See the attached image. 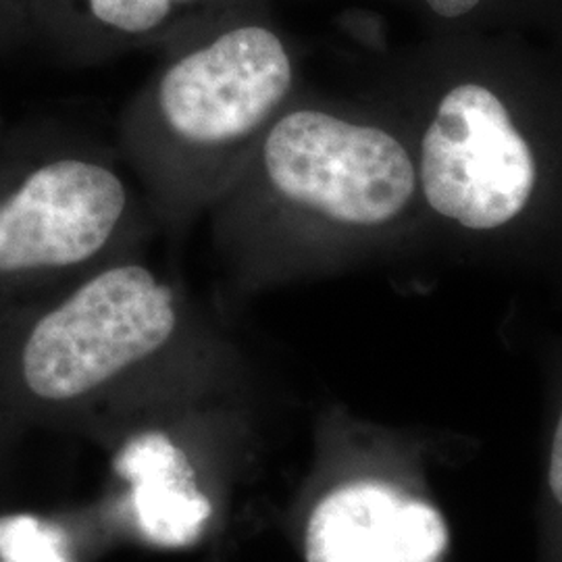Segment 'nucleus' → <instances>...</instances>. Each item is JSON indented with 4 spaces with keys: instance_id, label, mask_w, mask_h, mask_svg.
Wrapping results in <instances>:
<instances>
[{
    "instance_id": "nucleus-5",
    "label": "nucleus",
    "mask_w": 562,
    "mask_h": 562,
    "mask_svg": "<svg viewBox=\"0 0 562 562\" xmlns=\"http://www.w3.org/2000/svg\"><path fill=\"white\" fill-rule=\"evenodd\" d=\"M176 283L130 257L32 301L0 306V380L44 406L88 401L178 348Z\"/></svg>"
},
{
    "instance_id": "nucleus-12",
    "label": "nucleus",
    "mask_w": 562,
    "mask_h": 562,
    "mask_svg": "<svg viewBox=\"0 0 562 562\" xmlns=\"http://www.w3.org/2000/svg\"><path fill=\"white\" fill-rule=\"evenodd\" d=\"M32 42L18 0H0V57Z\"/></svg>"
},
{
    "instance_id": "nucleus-4",
    "label": "nucleus",
    "mask_w": 562,
    "mask_h": 562,
    "mask_svg": "<svg viewBox=\"0 0 562 562\" xmlns=\"http://www.w3.org/2000/svg\"><path fill=\"white\" fill-rule=\"evenodd\" d=\"M130 176L117 148L0 113V306L146 252L159 223Z\"/></svg>"
},
{
    "instance_id": "nucleus-6",
    "label": "nucleus",
    "mask_w": 562,
    "mask_h": 562,
    "mask_svg": "<svg viewBox=\"0 0 562 562\" xmlns=\"http://www.w3.org/2000/svg\"><path fill=\"white\" fill-rule=\"evenodd\" d=\"M471 450L464 436L442 431L404 446L385 469L336 477L308 508L304 561L452 562V531L429 469Z\"/></svg>"
},
{
    "instance_id": "nucleus-1",
    "label": "nucleus",
    "mask_w": 562,
    "mask_h": 562,
    "mask_svg": "<svg viewBox=\"0 0 562 562\" xmlns=\"http://www.w3.org/2000/svg\"><path fill=\"white\" fill-rule=\"evenodd\" d=\"M522 34H429L378 102L413 153L427 238L496 259L562 236V69Z\"/></svg>"
},
{
    "instance_id": "nucleus-9",
    "label": "nucleus",
    "mask_w": 562,
    "mask_h": 562,
    "mask_svg": "<svg viewBox=\"0 0 562 562\" xmlns=\"http://www.w3.org/2000/svg\"><path fill=\"white\" fill-rule=\"evenodd\" d=\"M429 34H522L562 42V0H382Z\"/></svg>"
},
{
    "instance_id": "nucleus-2",
    "label": "nucleus",
    "mask_w": 562,
    "mask_h": 562,
    "mask_svg": "<svg viewBox=\"0 0 562 562\" xmlns=\"http://www.w3.org/2000/svg\"><path fill=\"white\" fill-rule=\"evenodd\" d=\"M209 220L217 259L246 285L331 273L427 240L401 125L378 101L306 86Z\"/></svg>"
},
{
    "instance_id": "nucleus-7",
    "label": "nucleus",
    "mask_w": 562,
    "mask_h": 562,
    "mask_svg": "<svg viewBox=\"0 0 562 562\" xmlns=\"http://www.w3.org/2000/svg\"><path fill=\"white\" fill-rule=\"evenodd\" d=\"M30 30L55 59L101 65L162 53L213 21L262 0H18Z\"/></svg>"
},
{
    "instance_id": "nucleus-3",
    "label": "nucleus",
    "mask_w": 562,
    "mask_h": 562,
    "mask_svg": "<svg viewBox=\"0 0 562 562\" xmlns=\"http://www.w3.org/2000/svg\"><path fill=\"white\" fill-rule=\"evenodd\" d=\"M302 86L301 55L273 0L159 53L121 113L117 150L162 229L183 236L209 215Z\"/></svg>"
},
{
    "instance_id": "nucleus-8",
    "label": "nucleus",
    "mask_w": 562,
    "mask_h": 562,
    "mask_svg": "<svg viewBox=\"0 0 562 562\" xmlns=\"http://www.w3.org/2000/svg\"><path fill=\"white\" fill-rule=\"evenodd\" d=\"M115 469L134 492V508L148 540L167 548L194 542L211 504L194 482L186 454L165 434L146 431L121 448Z\"/></svg>"
},
{
    "instance_id": "nucleus-10",
    "label": "nucleus",
    "mask_w": 562,
    "mask_h": 562,
    "mask_svg": "<svg viewBox=\"0 0 562 562\" xmlns=\"http://www.w3.org/2000/svg\"><path fill=\"white\" fill-rule=\"evenodd\" d=\"M536 562H562V352L550 375L543 415Z\"/></svg>"
},
{
    "instance_id": "nucleus-11",
    "label": "nucleus",
    "mask_w": 562,
    "mask_h": 562,
    "mask_svg": "<svg viewBox=\"0 0 562 562\" xmlns=\"http://www.w3.org/2000/svg\"><path fill=\"white\" fill-rule=\"evenodd\" d=\"M0 554L7 562H67L59 531L32 517L0 519Z\"/></svg>"
}]
</instances>
